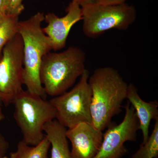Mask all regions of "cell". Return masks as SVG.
I'll use <instances>...</instances> for the list:
<instances>
[{"label": "cell", "instance_id": "obj_20", "mask_svg": "<svg viewBox=\"0 0 158 158\" xmlns=\"http://www.w3.org/2000/svg\"><path fill=\"white\" fill-rule=\"evenodd\" d=\"M5 15L3 11V0H0V18Z\"/></svg>", "mask_w": 158, "mask_h": 158}, {"label": "cell", "instance_id": "obj_4", "mask_svg": "<svg viewBox=\"0 0 158 158\" xmlns=\"http://www.w3.org/2000/svg\"><path fill=\"white\" fill-rule=\"evenodd\" d=\"M14 118L23 135V141L35 146L43 140L44 127L56 118V111L49 101L23 90L13 101Z\"/></svg>", "mask_w": 158, "mask_h": 158}, {"label": "cell", "instance_id": "obj_9", "mask_svg": "<svg viewBox=\"0 0 158 158\" xmlns=\"http://www.w3.org/2000/svg\"><path fill=\"white\" fill-rule=\"evenodd\" d=\"M66 14L59 17L55 13L44 15V20L47 23L43 28L44 34L50 40L53 50L57 51L64 48L72 28L78 22L82 20L81 6L72 1L66 9Z\"/></svg>", "mask_w": 158, "mask_h": 158}, {"label": "cell", "instance_id": "obj_16", "mask_svg": "<svg viewBox=\"0 0 158 158\" xmlns=\"http://www.w3.org/2000/svg\"><path fill=\"white\" fill-rule=\"evenodd\" d=\"M23 0H8L5 14L19 16L24 9Z\"/></svg>", "mask_w": 158, "mask_h": 158}, {"label": "cell", "instance_id": "obj_7", "mask_svg": "<svg viewBox=\"0 0 158 158\" xmlns=\"http://www.w3.org/2000/svg\"><path fill=\"white\" fill-rule=\"evenodd\" d=\"M23 42L18 34L3 48L0 57V94L8 106L23 90Z\"/></svg>", "mask_w": 158, "mask_h": 158}, {"label": "cell", "instance_id": "obj_25", "mask_svg": "<svg viewBox=\"0 0 158 158\" xmlns=\"http://www.w3.org/2000/svg\"><path fill=\"white\" fill-rule=\"evenodd\" d=\"M0 57H1V56H0Z\"/></svg>", "mask_w": 158, "mask_h": 158}, {"label": "cell", "instance_id": "obj_21", "mask_svg": "<svg viewBox=\"0 0 158 158\" xmlns=\"http://www.w3.org/2000/svg\"><path fill=\"white\" fill-rule=\"evenodd\" d=\"M8 0H3V11H4V13L5 14L6 6H7V3H8Z\"/></svg>", "mask_w": 158, "mask_h": 158}, {"label": "cell", "instance_id": "obj_14", "mask_svg": "<svg viewBox=\"0 0 158 158\" xmlns=\"http://www.w3.org/2000/svg\"><path fill=\"white\" fill-rule=\"evenodd\" d=\"M19 16L5 14L0 18V56L5 46L18 34Z\"/></svg>", "mask_w": 158, "mask_h": 158}, {"label": "cell", "instance_id": "obj_2", "mask_svg": "<svg viewBox=\"0 0 158 158\" xmlns=\"http://www.w3.org/2000/svg\"><path fill=\"white\" fill-rule=\"evenodd\" d=\"M44 15L38 12L28 19L19 21L18 33L23 42V83L29 93L45 98L40 78L43 58L52 49L50 40L43 30Z\"/></svg>", "mask_w": 158, "mask_h": 158}, {"label": "cell", "instance_id": "obj_3", "mask_svg": "<svg viewBox=\"0 0 158 158\" xmlns=\"http://www.w3.org/2000/svg\"><path fill=\"white\" fill-rule=\"evenodd\" d=\"M85 61V52L76 46L60 52H49L44 56L40 78L46 95L55 97L67 91L86 69Z\"/></svg>", "mask_w": 158, "mask_h": 158}, {"label": "cell", "instance_id": "obj_26", "mask_svg": "<svg viewBox=\"0 0 158 158\" xmlns=\"http://www.w3.org/2000/svg\"></svg>", "mask_w": 158, "mask_h": 158}, {"label": "cell", "instance_id": "obj_19", "mask_svg": "<svg viewBox=\"0 0 158 158\" xmlns=\"http://www.w3.org/2000/svg\"><path fill=\"white\" fill-rule=\"evenodd\" d=\"M95 0H72V1L76 2L81 7L88 4H92L95 2Z\"/></svg>", "mask_w": 158, "mask_h": 158}, {"label": "cell", "instance_id": "obj_15", "mask_svg": "<svg viewBox=\"0 0 158 158\" xmlns=\"http://www.w3.org/2000/svg\"><path fill=\"white\" fill-rule=\"evenodd\" d=\"M130 158H158V118L147 141Z\"/></svg>", "mask_w": 158, "mask_h": 158}, {"label": "cell", "instance_id": "obj_18", "mask_svg": "<svg viewBox=\"0 0 158 158\" xmlns=\"http://www.w3.org/2000/svg\"><path fill=\"white\" fill-rule=\"evenodd\" d=\"M126 0H95V2L103 5H117L125 3Z\"/></svg>", "mask_w": 158, "mask_h": 158}, {"label": "cell", "instance_id": "obj_17", "mask_svg": "<svg viewBox=\"0 0 158 158\" xmlns=\"http://www.w3.org/2000/svg\"><path fill=\"white\" fill-rule=\"evenodd\" d=\"M9 147V142L0 132V158H3L6 156Z\"/></svg>", "mask_w": 158, "mask_h": 158}, {"label": "cell", "instance_id": "obj_5", "mask_svg": "<svg viewBox=\"0 0 158 158\" xmlns=\"http://www.w3.org/2000/svg\"><path fill=\"white\" fill-rule=\"evenodd\" d=\"M81 8L83 32L90 38H96L111 29L127 30L137 16L135 7L126 2L117 5L94 2Z\"/></svg>", "mask_w": 158, "mask_h": 158}, {"label": "cell", "instance_id": "obj_6", "mask_svg": "<svg viewBox=\"0 0 158 158\" xmlns=\"http://www.w3.org/2000/svg\"><path fill=\"white\" fill-rule=\"evenodd\" d=\"M89 77V71L85 69L72 89L49 101L56 110V119L67 129L82 123H92V92L88 83Z\"/></svg>", "mask_w": 158, "mask_h": 158}, {"label": "cell", "instance_id": "obj_10", "mask_svg": "<svg viewBox=\"0 0 158 158\" xmlns=\"http://www.w3.org/2000/svg\"><path fill=\"white\" fill-rule=\"evenodd\" d=\"M66 135L71 144V158H94L100 148L103 134L92 123H82L67 129Z\"/></svg>", "mask_w": 158, "mask_h": 158}, {"label": "cell", "instance_id": "obj_24", "mask_svg": "<svg viewBox=\"0 0 158 158\" xmlns=\"http://www.w3.org/2000/svg\"><path fill=\"white\" fill-rule=\"evenodd\" d=\"M11 158V157H10V156L9 157H8V156H4L3 157V158Z\"/></svg>", "mask_w": 158, "mask_h": 158}, {"label": "cell", "instance_id": "obj_23", "mask_svg": "<svg viewBox=\"0 0 158 158\" xmlns=\"http://www.w3.org/2000/svg\"><path fill=\"white\" fill-rule=\"evenodd\" d=\"M3 104L2 101V98H1V94H0V107Z\"/></svg>", "mask_w": 158, "mask_h": 158}, {"label": "cell", "instance_id": "obj_22", "mask_svg": "<svg viewBox=\"0 0 158 158\" xmlns=\"http://www.w3.org/2000/svg\"><path fill=\"white\" fill-rule=\"evenodd\" d=\"M4 118H5V115L3 114L2 111L0 107V123L4 120Z\"/></svg>", "mask_w": 158, "mask_h": 158}, {"label": "cell", "instance_id": "obj_8", "mask_svg": "<svg viewBox=\"0 0 158 158\" xmlns=\"http://www.w3.org/2000/svg\"><path fill=\"white\" fill-rule=\"evenodd\" d=\"M124 118L119 124L111 122L103 135L98 152L94 158H122L128 152L127 141L137 140L139 123L135 111L129 102L124 107Z\"/></svg>", "mask_w": 158, "mask_h": 158}, {"label": "cell", "instance_id": "obj_12", "mask_svg": "<svg viewBox=\"0 0 158 158\" xmlns=\"http://www.w3.org/2000/svg\"><path fill=\"white\" fill-rule=\"evenodd\" d=\"M67 130L56 119L44 126V135L52 148L51 158H71L66 135Z\"/></svg>", "mask_w": 158, "mask_h": 158}, {"label": "cell", "instance_id": "obj_13", "mask_svg": "<svg viewBox=\"0 0 158 158\" xmlns=\"http://www.w3.org/2000/svg\"><path fill=\"white\" fill-rule=\"evenodd\" d=\"M50 144L44 137L40 143L35 146L27 144L23 140L18 142L17 150L10 155L11 158H48Z\"/></svg>", "mask_w": 158, "mask_h": 158}, {"label": "cell", "instance_id": "obj_1", "mask_svg": "<svg viewBox=\"0 0 158 158\" xmlns=\"http://www.w3.org/2000/svg\"><path fill=\"white\" fill-rule=\"evenodd\" d=\"M88 83L92 92V124L102 131L111 123L113 117L122 112L128 85L118 70L109 66L95 69L89 77Z\"/></svg>", "mask_w": 158, "mask_h": 158}, {"label": "cell", "instance_id": "obj_11", "mask_svg": "<svg viewBox=\"0 0 158 158\" xmlns=\"http://www.w3.org/2000/svg\"><path fill=\"white\" fill-rule=\"evenodd\" d=\"M127 98L135 111L139 123V130L142 133L144 144L149 137V130L152 119L158 118V102L157 101L146 102L139 96L138 90L133 84L128 86Z\"/></svg>", "mask_w": 158, "mask_h": 158}]
</instances>
